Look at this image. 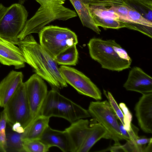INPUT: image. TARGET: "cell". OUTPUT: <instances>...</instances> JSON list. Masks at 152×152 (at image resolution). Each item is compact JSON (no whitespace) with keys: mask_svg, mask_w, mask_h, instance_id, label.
Masks as SVG:
<instances>
[{"mask_svg":"<svg viewBox=\"0 0 152 152\" xmlns=\"http://www.w3.org/2000/svg\"><path fill=\"white\" fill-rule=\"evenodd\" d=\"M14 44L20 49L25 63L32 68L35 73L47 81L52 89L58 90L67 86L54 59L31 34Z\"/></svg>","mask_w":152,"mask_h":152,"instance_id":"1","label":"cell"},{"mask_svg":"<svg viewBox=\"0 0 152 152\" xmlns=\"http://www.w3.org/2000/svg\"><path fill=\"white\" fill-rule=\"evenodd\" d=\"M91 58L102 68L120 72L130 67L132 60L126 51L114 39L93 37L87 44Z\"/></svg>","mask_w":152,"mask_h":152,"instance_id":"2","label":"cell"},{"mask_svg":"<svg viewBox=\"0 0 152 152\" xmlns=\"http://www.w3.org/2000/svg\"><path fill=\"white\" fill-rule=\"evenodd\" d=\"M65 1L52 0L40 4L34 15L27 20L18 38L22 40L32 33H38L47 24L56 20H66L77 16L74 10L64 6Z\"/></svg>","mask_w":152,"mask_h":152,"instance_id":"3","label":"cell"},{"mask_svg":"<svg viewBox=\"0 0 152 152\" xmlns=\"http://www.w3.org/2000/svg\"><path fill=\"white\" fill-rule=\"evenodd\" d=\"M40 114L50 118H61L71 123L91 117L87 110L52 88L48 92Z\"/></svg>","mask_w":152,"mask_h":152,"instance_id":"4","label":"cell"},{"mask_svg":"<svg viewBox=\"0 0 152 152\" xmlns=\"http://www.w3.org/2000/svg\"><path fill=\"white\" fill-rule=\"evenodd\" d=\"M40 44L53 58L78 43L77 36L70 29L53 25L45 26L38 33Z\"/></svg>","mask_w":152,"mask_h":152,"instance_id":"5","label":"cell"},{"mask_svg":"<svg viewBox=\"0 0 152 152\" xmlns=\"http://www.w3.org/2000/svg\"><path fill=\"white\" fill-rule=\"evenodd\" d=\"M87 110L93 120L105 129L107 134V139L113 140L114 145L120 144L119 141L124 140L118 119L108 101L91 102Z\"/></svg>","mask_w":152,"mask_h":152,"instance_id":"6","label":"cell"},{"mask_svg":"<svg viewBox=\"0 0 152 152\" xmlns=\"http://www.w3.org/2000/svg\"><path fill=\"white\" fill-rule=\"evenodd\" d=\"M28 16L21 4L15 3L7 7L0 18V37L14 44L18 42V37L24 28Z\"/></svg>","mask_w":152,"mask_h":152,"instance_id":"7","label":"cell"},{"mask_svg":"<svg viewBox=\"0 0 152 152\" xmlns=\"http://www.w3.org/2000/svg\"><path fill=\"white\" fill-rule=\"evenodd\" d=\"M11 125L19 123L25 129L31 123L32 119L23 83L3 107Z\"/></svg>","mask_w":152,"mask_h":152,"instance_id":"8","label":"cell"},{"mask_svg":"<svg viewBox=\"0 0 152 152\" xmlns=\"http://www.w3.org/2000/svg\"><path fill=\"white\" fill-rule=\"evenodd\" d=\"M59 69L66 83L73 87L79 94L96 100L102 99L100 90L82 72L66 66L61 65Z\"/></svg>","mask_w":152,"mask_h":152,"instance_id":"9","label":"cell"},{"mask_svg":"<svg viewBox=\"0 0 152 152\" xmlns=\"http://www.w3.org/2000/svg\"><path fill=\"white\" fill-rule=\"evenodd\" d=\"M43 79L35 73L24 82L32 121L40 115L48 93L47 86Z\"/></svg>","mask_w":152,"mask_h":152,"instance_id":"10","label":"cell"},{"mask_svg":"<svg viewBox=\"0 0 152 152\" xmlns=\"http://www.w3.org/2000/svg\"><path fill=\"white\" fill-rule=\"evenodd\" d=\"M123 87L127 91L142 95L152 93V78L140 68L134 66L130 71Z\"/></svg>","mask_w":152,"mask_h":152,"instance_id":"11","label":"cell"},{"mask_svg":"<svg viewBox=\"0 0 152 152\" xmlns=\"http://www.w3.org/2000/svg\"><path fill=\"white\" fill-rule=\"evenodd\" d=\"M0 63L4 65L13 66L15 69L25 66V60L18 47L0 37Z\"/></svg>","mask_w":152,"mask_h":152,"instance_id":"12","label":"cell"},{"mask_svg":"<svg viewBox=\"0 0 152 152\" xmlns=\"http://www.w3.org/2000/svg\"><path fill=\"white\" fill-rule=\"evenodd\" d=\"M134 110L138 125L145 132H152V93L142 95L136 104Z\"/></svg>","mask_w":152,"mask_h":152,"instance_id":"13","label":"cell"},{"mask_svg":"<svg viewBox=\"0 0 152 152\" xmlns=\"http://www.w3.org/2000/svg\"><path fill=\"white\" fill-rule=\"evenodd\" d=\"M39 140L50 148L56 146L64 152H73L72 141L65 129L63 131L55 130L49 126Z\"/></svg>","mask_w":152,"mask_h":152,"instance_id":"14","label":"cell"},{"mask_svg":"<svg viewBox=\"0 0 152 152\" xmlns=\"http://www.w3.org/2000/svg\"><path fill=\"white\" fill-rule=\"evenodd\" d=\"M65 130L68 133L73 145V152L79 151L88 138L91 127L87 119L78 120L71 123Z\"/></svg>","mask_w":152,"mask_h":152,"instance_id":"15","label":"cell"},{"mask_svg":"<svg viewBox=\"0 0 152 152\" xmlns=\"http://www.w3.org/2000/svg\"><path fill=\"white\" fill-rule=\"evenodd\" d=\"M21 72L11 71L0 83V106L4 107L23 82Z\"/></svg>","mask_w":152,"mask_h":152,"instance_id":"16","label":"cell"},{"mask_svg":"<svg viewBox=\"0 0 152 152\" xmlns=\"http://www.w3.org/2000/svg\"><path fill=\"white\" fill-rule=\"evenodd\" d=\"M69 1L75 8L83 26L99 34L101 31L94 22L87 0Z\"/></svg>","mask_w":152,"mask_h":152,"instance_id":"17","label":"cell"},{"mask_svg":"<svg viewBox=\"0 0 152 152\" xmlns=\"http://www.w3.org/2000/svg\"><path fill=\"white\" fill-rule=\"evenodd\" d=\"M49 117L41 114L37 116L27 127L28 130L24 139L39 140L49 126Z\"/></svg>","mask_w":152,"mask_h":152,"instance_id":"18","label":"cell"},{"mask_svg":"<svg viewBox=\"0 0 152 152\" xmlns=\"http://www.w3.org/2000/svg\"><path fill=\"white\" fill-rule=\"evenodd\" d=\"M90 125L91 129L88 138L79 152H88L94 144L101 138H107V132L100 124L93 122Z\"/></svg>","mask_w":152,"mask_h":152,"instance_id":"19","label":"cell"},{"mask_svg":"<svg viewBox=\"0 0 152 152\" xmlns=\"http://www.w3.org/2000/svg\"><path fill=\"white\" fill-rule=\"evenodd\" d=\"M26 134L25 131L23 133L14 132L6 134V152H25L23 144Z\"/></svg>","mask_w":152,"mask_h":152,"instance_id":"20","label":"cell"},{"mask_svg":"<svg viewBox=\"0 0 152 152\" xmlns=\"http://www.w3.org/2000/svg\"><path fill=\"white\" fill-rule=\"evenodd\" d=\"M78 53L76 45L72 46L62 51L54 58L58 64L75 66L77 64Z\"/></svg>","mask_w":152,"mask_h":152,"instance_id":"21","label":"cell"},{"mask_svg":"<svg viewBox=\"0 0 152 152\" xmlns=\"http://www.w3.org/2000/svg\"><path fill=\"white\" fill-rule=\"evenodd\" d=\"M124 1L126 5L152 22V6L145 4L138 0H124Z\"/></svg>","mask_w":152,"mask_h":152,"instance_id":"22","label":"cell"},{"mask_svg":"<svg viewBox=\"0 0 152 152\" xmlns=\"http://www.w3.org/2000/svg\"><path fill=\"white\" fill-rule=\"evenodd\" d=\"M96 24L98 26H101L104 29L110 28L118 29L126 27L124 22L118 19L104 18L92 15Z\"/></svg>","mask_w":152,"mask_h":152,"instance_id":"23","label":"cell"},{"mask_svg":"<svg viewBox=\"0 0 152 152\" xmlns=\"http://www.w3.org/2000/svg\"><path fill=\"white\" fill-rule=\"evenodd\" d=\"M23 145L25 152H47L50 148L40 140L24 139Z\"/></svg>","mask_w":152,"mask_h":152,"instance_id":"24","label":"cell"},{"mask_svg":"<svg viewBox=\"0 0 152 152\" xmlns=\"http://www.w3.org/2000/svg\"><path fill=\"white\" fill-rule=\"evenodd\" d=\"M89 9L92 15L104 18L119 19V16L110 8L102 6H91Z\"/></svg>","mask_w":152,"mask_h":152,"instance_id":"25","label":"cell"},{"mask_svg":"<svg viewBox=\"0 0 152 152\" xmlns=\"http://www.w3.org/2000/svg\"><path fill=\"white\" fill-rule=\"evenodd\" d=\"M7 118L3 110L0 115V151L6 152V128Z\"/></svg>","mask_w":152,"mask_h":152,"instance_id":"26","label":"cell"},{"mask_svg":"<svg viewBox=\"0 0 152 152\" xmlns=\"http://www.w3.org/2000/svg\"><path fill=\"white\" fill-rule=\"evenodd\" d=\"M129 16L130 22L152 27V22L143 17L140 13L130 7Z\"/></svg>","mask_w":152,"mask_h":152,"instance_id":"27","label":"cell"},{"mask_svg":"<svg viewBox=\"0 0 152 152\" xmlns=\"http://www.w3.org/2000/svg\"><path fill=\"white\" fill-rule=\"evenodd\" d=\"M104 93L107 97L111 107L117 118L119 120L120 122L123 125H124V114L112 95L111 93L109 91H107V95L105 91L104 90Z\"/></svg>","mask_w":152,"mask_h":152,"instance_id":"28","label":"cell"},{"mask_svg":"<svg viewBox=\"0 0 152 152\" xmlns=\"http://www.w3.org/2000/svg\"><path fill=\"white\" fill-rule=\"evenodd\" d=\"M89 6H102L107 8L112 6L126 5L124 0H87Z\"/></svg>","mask_w":152,"mask_h":152,"instance_id":"29","label":"cell"},{"mask_svg":"<svg viewBox=\"0 0 152 152\" xmlns=\"http://www.w3.org/2000/svg\"><path fill=\"white\" fill-rule=\"evenodd\" d=\"M112 10L119 16V19L124 23H130L129 11L130 7L127 5H121L110 7Z\"/></svg>","mask_w":152,"mask_h":152,"instance_id":"30","label":"cell"},{"mask_svg":"<svg viewBox=\"0 0 152 152\" xmlns=\"http://www.w3.org/2000/svg\"><path fill=\"white\" fill-rule=\"evenodd\" d=\"M126 27L137 30L152 38V27L132 23H124Z\"/></svg>","mask_w":152,"mask_h":152,"instance_id":"31","label":"cell"},{"mask_svg":"<svg viewBox=\"0 0 152 152\" xmlns=\"http://www.w3.org/2000/svg\"><path fill=\"white\" fill-rule=\"evenodd\" d=\"M119 106L122 110L124 115V129L127 131L130 130L131 128L132 116L131 113L126 104L123 103H121Z\"/></svg>","mask_w":152,"mask_h":152,"instance_id":"32","label":"cell"},{"mask_svg":"<svg viewBox=\"0 0 152 152\" xmlns=\"http://www.w3.org/2000/svg\"><path fill=\"white\" fill-rule=\"evenodd\" d=\"M151 142H152V138H147L145 137H139L136 140V143L138 146L142 149L143 151L144 147L143 146Z\"/></svg>","mask_w":152,"mask_h":152,"instance_id":"33","label":"cell"},{"mask_svg":"<svg viewBox=\"0 0 152 152\" xmlns=\"http://www.w3.org/2000/svg\"><path fill=\"white\" fill-rule=\"evenodd\" d=\"M12 130L18 133H23L25 131V129L20 123L16 122L11 125Z\"/></svg>","mask_w":152,"mask_h":152,"instance_id":"34","label":"cell"},{"mask_svg":"<svg viewBox=\"0 0 152 152\" xmlns=\"http://www.w3.org/2000/svg\"><path fill=\"white\" fill-rule=\"evenodd\" d=\"M148 144L147 146L144 148L143 152H152V142H151Z\"/></svg>","mask_w":152,"mask_h":152,"instance_id":"35","label":"cell"},{"mask_svg":"<svg viewBox=\"0 0 152 152\" xmlns=\"http://www.w3.org/2000/svg\"><path fill=\"white\" fill-rule=\"evenodd\" d=\"M7 7L4 6L2 4H0V18L6 10Z\"/></svg>","mask_w":152,"mask_h":152,"instance_id":"36","label":"cell"},{"mask_svg":"<svg viewBox=\"0 0 152 152\" xmlns=\"http://www.w3.org/2000/svg\"><path fill=\"white\" fill-rule=\"evenodd\" d=\"M143 4L150 6H152V0H138Z\"/></svg>","mask_w":152,"mask_h":152,"instance_id":"37","label":"cell"},{"mask_svg":"<svg viewBox=\"0 0 152 152\" xmlns=\"http://www.w3.org/2000/svg\"><path fill=\"white\" fill-rule=\"evenodd\" d=\"M35 0L40 4L41 3L45 2L48 1L52 0ZM63 0L65 1V0Z\"/></svg>","mask_w":152,"mask_h":152,"instance_id":"38","label":"cell"},{"mask_svg":"<svg viewBox=\"0 0 152 152\" xmlns=\"http://www.w3.org/2000/svg\"><path fill=\"white\" fill-rule=\"evenodd\" d=\"M19 4H24L26 0H18Z\"/></svg>","mask_w":152,"mask_h":152,"instance_id":"39","label":"cell"}]
</instances>
